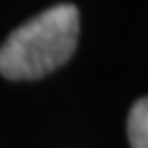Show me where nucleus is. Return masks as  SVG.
Listing matches in <instances>:
<instances>
[{"label":"nucleus","mask_w":148,"mask_h":148,"mask_svg":"<svg viewBox=\"0 0 148 148\" xmlns=\"http://www.w3.org/2000/svg\"><path fill=\"white\" fill-rule=\"evenodd\" d=\"M79 9L57 5L15 28L0 46V74L11 81L42 79L63 65L76 50Z\"/></svg>","instance_id":"f257e3e1"},{"label":"nucleus","mask_w":148,"mask_h":148,"mask_svg":"<svg viewBox=\"0 0 148 148\" xmlns=\"http://www.w3.org/2000/svg\"><path fill=\"white\" fill-rule=\"evenodd\" d=\"M129 142L131 148H148V100L139 98L129 113Z\"/></svg>","instance_id":"f03ea898"}]
</instances>
